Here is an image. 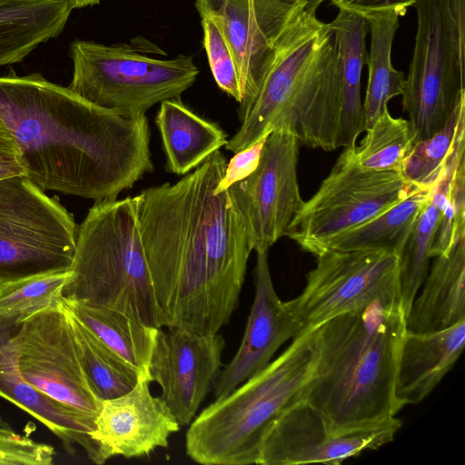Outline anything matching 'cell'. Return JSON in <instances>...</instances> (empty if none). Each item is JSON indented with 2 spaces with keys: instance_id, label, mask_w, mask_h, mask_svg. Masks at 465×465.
I'll return each mask as SVG.
<instances>
[{
  "instance_id": "1",
  "label": "cell",
  "mask_w": 465,
  "mask_h": 465,
  "mask_svg": "<svg viewBox=\"0 0 465 465\" xmlns=\"http://www.w3.org/2000/svg\"><path fill=\"white\" fill-rule=\"evenodd\" d=\"M219 150L174 183L134 196L143 252L164 327L217 333L237 308L250 237L228 191Z\"/></svg>"
},
{
  "instance_id": "2",
  "label": "cell",
  "mask_w": 465,
  "mask_h": 465,
  "mask_svg": "<svg viewBox=\"0 0 465 465\" xmlns=\"http://www.w3.org/2000/svg\"><path fill=\"white\" fill-rule=\"evenodd\" d=\"M0 119L44 191L112 200L153 169L145 115L123 116L39 73L0 75Z\"/></svg>"
},
{
  "instance_id": "3",
  "label": "cell",
  "mask_w": 465,
  "mask_h": 465,
  "mask_svg": "<svg viewBox=\"0 0 465 465\" xmlns=\"http://www.w3.org/2000/svg\"><path fill=\"white\" fill-rule=\"evenodd\" d=\"M406 315L400 298L378 300L315 328L317 360L304 400L333 433L388 422Z\"/></svg>"
},
{
  "instance_id": "4",
  "label": "cell",
  "mask_w": 465,
  "mask_h": 465,
  "mask_svg": "<svg viewBox=\"0 0 465 465\" xmlns=\"http://www.w3.org/2000/svg\"><path fill=\"white\" fill-rule=\"evenodd\" d=\"M317 360L315 329L292 343L263 370L216 399L190 423L185 452L203 465L256 464L273 422L304 400Z\"/></svg>"
},
{
  "instance_id": "5",
  "label": "cell",
  "mask_w": 465,
  "mask_h": 465,
  "mask_svg": "<svg viewBox=\"0 0 465 465\" xmlns=\"http://www.w3.org/2000/svg\"><path fill=\"white\" fill-rule=\"evenodd\" d=\"M63 298L120 311L165 326L140 237L134 197L95 203L78 227Z\"/></svg>"
},
{
  "instance_id": "6",
  "label": "cell",
  "mask_w": 465,
  "mask_h": 465,
  "mask_svg": "<svg viewBox=\"0 0 465 465\" xmlns=\"http://www.w3.org/2000/svg\"><path fill=\"white\" fill-rule=\"evenodd\" d=\"M302 7L277 38L246 118L228 139L235 153L273 130H308L327 106L334 88L335 64L329 24Z\"/></svg>"
},
{
  "instance_id": "7",
  "label": "cell",
  "mask_w": 465,
  "mask_h": 465,
  "mask_svg": "<svg viewBox=\"0 0 465 465\" xmlns=\"http://www.w3.org/2000/svg\"><path fill=\"white\" fill-rule=\"evenodd\" d=\"M104 45L75 40L71 44L73 78L68 88L85 100L117 114L138 118L154 104L179 98L199 69L190 55L161 58L151 42Z\"/></svg>"
},
{
  "instance_id": "8",
  "label": "cell",
  "mask_w": 465,
  "mask_h": 465,
  "mask_svg": "<svg viewBox=\"0 0 465 465\" xmlns=\"http://www.w3.org/2000/svg\"><path fill=\"white\" fill-rule=\"evenodd\" d=\"M78 226L25 174L0 179V284L69 271Z\"/></svg>"
},
{
  "instance_id": "9",
  "label": "cell",
  "mask_w": 465,
  "mask_h": 465,
  "mask_svg": "<svg viewBox=\"0 0 465 465\" xmlns=\"http://www.w3.org/2000/svg\"><path fill=\"white\" fill-rule=\"evenodd\" d=\"M417 186L401 172L358 166L344 149L315 193L303 202L285 236L317 256L329 240L377 216Z\"/></svg>"
},
{
  "instance_id": "10",
  "label": "cell",
  "mask_w": 465,
  "mask_h": 465,
  "mask_svg": "<svg viewBox=\"0 0 465 465\" xmlns=\"http://www.w3.org/2000/svg\"><path fill=\"white\" fill-rule=\"evenodd\" d=\"M413 7L417 33L401 103L419 142L442 129L465 97V66L459 59L448 0H417Z\"/></svg>"
},
{
  "instance_id": "11",
  "label": "cell",
  "mask_w": 465,
  "mask_h": 465,
  "mask_svg": "<svg viewBox=\"0 0 465 465\" xmlns=\"http://www.w3.org/2000/svg\"><path fill=\"white\" fill-rule=\"evenodd\" d=\"M302 293L287 302L302 332L378 300L401 299L400 257L385 251L327 250Z\"/></svg>"
},
{
  "instance_id": "12",
  "label": "cell",
  "mask_w": 465,
  "mask_h": 465,
  "mask_svg": "<svg viewBox=\"0 0 465 465\" xmlns=\"http://www.w3.org/2000/svg\"><path fill=\"white\" fill-rule=\"evenodd\" d=\"M13 336L25 381L56 403L97 416L103 401L84 373L63 298L25 317Z\"/></svg>"
},
{
  "instance_id": "13",
  "label": "cell",
  "mask_w": 465,
  "mask_h": 465,
  "mask_svg": "<svg viewBox=\"0 0 465 465\" xmlns=\"http://www.w3.org/2000/svg\"><path fill=\"white\" fill-rule=\"evenodd\" d=\"M300 142L293 133L269 134L257 168L227 189L246 226L252 251L269 252L303 204L297 166Z\"/></svg>"
},
{
  "instance_id": "14",
  "label": "cell",
  "mask_w": 465,
  "mask_h": 465,
  "mask_svg": "<svg viewBox=\"0 0 465 465\" xmlns=\"http://www.w3.org/2000/svg\"><path fill=\"white\" fill-rule=\"evenodd\" d=\"M201 18L211 19L235 61L242 99V123L257 95L274 44L294 15L306 5L298 0H195Z\"/></svg>"
},
{
  "instance_id": "15",
  "label": "cell",
  "mask_w": 465,
  "mask_h": 465,
  "mask_svg": "<svg viewBox=\"0 0 465 465\" xmlns=\"http://www.w3.org/2000/svg\"><path fill=\"white\" fill-rule=\"evenodd\" d=\"M401 427L397 417L374 428L333 433L322 414L302 400L265 433L256 464H340L391 442Z\"/></svg>"
},
{
  "instance_id": "16",
  "label": "cell",
  "mask_w": 465,
  "mask_h": 465,
  "mask_svg": "<svg viewBox=\"0 0 465 465\" xmlns=\"http://www.w3.org/2000/svg\"><path fill=\"white\" fill-rule=\"evenodd\" d=\"M225 341L221 334H200L177 327L157 331L148 376L180 426L188 425L213 390L221 371Z\"/></svg>"
},
{
  "instance_id": "17",
  "label": "cell",
  "mask_w": 465,
  "mask_h": 465,
  "mask_svg": "<svg viewBox=\"0 0 465 465\" xmlns=\"http://www.w3.org/2000/svg\"><path fill=\"white\" fill-rule=\"evenodd\" d=\"M151 381L141 373L127 392L102 401L91 439L98 447L101 464L114 456L140 458L166 448L180 424L160 396L150 390Z\"/></svg>"
},
{
  "instance_id": "18",
  "label": "cell",
  "mask_w": 465,
  "mask_h": 465,
  "mask_svg": "<svg viewBox=\"0 0 465 465\" xmlns=\"http://www.w3.org/2000/svg\"><path fill=\"white\" fill-rule=\"evenodd\" d=\"M254 298L238 351L220 371L213 385L214 400L223 398L263 370L280 347L302 333L287 302L277 295L268 252H256Z\"/></svg>"
},
{
  "instance_id": "19",
  "label": "cell",
  "mask_w": 465,
  "mask_h": 465,
  "mask_svg": "<svg viewBox=\"0 0 465 465\" xmlns=\"http://www.w3.org/2000/svg\"><path fill=\"white\" fill-rule=\"evenodd\" d=\"M27 317L22 313L0 314V397L26 411L51 430L64 450L74 454L81 447L88 459L101 464L98 447L91 439L95 418L50 400L23 378L14 331Z\"/></svg>"
},
{
  "instance_id": "20",
  "label": "cell",
  "mask_w": 465,
  "mask_h": 465,
  "mask_svg": "<svg viewBox=\"0 0 465 465\" xmlns=\"http://www.w3.org/2000/svg\"><path fill=\"white\" fill-rule=\"evenodd\" d=\"M465 344V320L429 331H406L395 376L399 409L421 402L438 386L460 356Z\"/></svg>"
},
{
  "instance_id": "21",
  "label": "cell",
  "mask_w": 465,
  "mask_h": 465,
  "mask_svg": "<svg viewBox=\"0 0 465 465\" xmlns=\"http://www.w3.org/2000/svg\"><path fill=\"white\" fill-rule=\"evenodd\" d=\"M434 259L406 316L409 331H439L465 320V236Z\"/></svg>"
},
{
  "instance_id": "22",
  "label": "cell",
  "mask_w": 465,
  "mask_h": 465,
  "mask_svg": "<svg viewBox=\"0 0 465 465\" xmlns=\"http://www.w3.org/2000/svg\"><path fill=\"white\" fill-rule=\"evenodd\" d=\"M465 129L458 135L448 161L422 206L400 257L401 302L407 316L429 271L430 251L440 222L453 175L465 161Z\"/></svg>"
},
{
  "instance_id": "23",
  "label": "cell",
  "mask_w": 465,
  "mask_h": 465,
  "mask_svg": "<svg viewBox=\"0 0 465 465\" xmlns=\"http://www.w3.org/2000/svg\"><path fill=\"white\" fill-rule=\"evenodd\" d=\"M160 104L155 124L162 139L167 172L184 175L227 143L228 134L218 124L193 113L180 97Z\"/></svg>"
},
{
  "instance_id": "24",
  "label": "cell",
  "mask_w": 465,
  "mask_h": 465,
  "mask_svg": "<svg viewBox=\"0 0 465 465\" xmlns=\"http://www.w3.org/2000/svg\"><path fill=\"white\" fill-rule=\"evenodd\" d=\"M71 12L66 0H0V66L58 36Z\"/></svg>"
},
{
  "instance_id": "25",
  "label": "cell",
  "mask_w": 465,
  "mask_h": 465,
  "mask_svg": "<svg viewBox=\"0 0 465 465\" xmlns=\"http://www.w3.org/2000/svg\"><path fill=\"white\" fill-rule=\"evenodd\" d=\"M329 25L338 51L342 84L339 147H353L366 129L361 76L367 58L368 25L361 15L342 9Z\"/></svg>"
},
{
  "instance_id": "26",
  "label": "cell",
  "mask_w": 465,
  "mask_h": 465,
  "mask_svg": "<svg viewBox=\"0 0 465 465\" xmlns=\"http://www.w3.org/2000/svg\"><path fill=\"white\" fill-rule=\"evenodd\" d=\"M433 186L418 185L404 199L377 216L329 240L322 252L327 250L385 251L401 257Z\"/></svg>"
},
{
  "instance_id": "27",
  "label": "cell",
  "mask_w": 465,
  "mask_h": 465,
  "mask_svg": "<svg viewBox=\"0 0 465 465\" xmlns=\"http://www.w3.org/2000/svg\"><path fill=\"white\" fill-rule=\"evenodd\" d=\"M71 313L121 359L148 375L159 328L148 326L113 308L63 298Z\"/></svg>"
},
{
  "instance_id": "28",
  "label": "cell",
  "mask_w": 465,
  "mask_h": 465,
  "mask_svg": "<svg viewBox=\"0 0 465 465\" xmlns=\"http://www.w3.org/2000/svg\"><path fill=\"white\" fill-rule=\"evenodd\" d=\"M400 16V12L391 10L364 17L371 32V50L366 58L368 84L362 103L366 128L388 109L389 101L403 91L405 76L392 66L391 58Z\"/></svg>"
},
{
  "instance_id": "29",
  "label": "cell",
  "mask_w": 465,
  "mask_h": 465,
  "mask_svg": "<svg viewBox=\"0 0 465 465\" xmlns=\"http://www.w3.org/2000/svg\"><path fill=\"white\" fill-rule=\"evenodd\" d=\"M69 314L82 366L95 394L104 401L129 391L141 373L105 346L70 311Z\"/></svg>"
},
{
  "instance_id": "30",
  "label": "cell",
  "mask_w": 465,
  "mask_h": 465,
  "mask_svg": "<svg viewBox=\"0 0 465 465\" xmlns=\"http://www.w3.org/2000/svg\"><path fill=\"white\" fill-rule=\"evenodd\" d=\"M364 132L359 144L344 148L351 159L363 169L401 172L404 159L416 143L411 122L391 116L387 109Z\"/></svg>"
},
{
  "instance_id": "31",
  "label": "cell",
  "mask_w": 465,
  "mask_h": 465,
  "mask_svg": "<svg viewBox=\"0 0 465 465\" xmlns=\"http://www.w3.org/2000/svg\"><path fill=\"white\" fill-rule=\"evenodd\" d=\"M464 128L465 97L459 102L442 129L414 143L402 163V175L417 185H433L448 161L459 134Z\"/></svg>"
},
{
  "instance_id": "32",
  "label": "cell",
  "mask_w": 465,
  "mask_h": 465,
  "mask_svg": "<svg viewBox=\"0 0 465 465\" xmlns=\"http://www.w3.org/2000/svg\"><path fill=\"white\" fill-rule=\"evenodd\" d=\"M69 271L35 275L0 284V314L22 313L28 316L55 304Z\"/></svg>"
},
{
  "instance_id": "33",
  "label": "cell",
  "mask_w": 465,
  "mask_h": 465,
  "mask_svg": "<svg viewBox=\"0 0 465 465\" xmlns=\"http://www.w3.org/2000/svg\"><path fill=\"white\" fill-rule=\"evenodd\" d=\"M465 236V161L458 166L448 191L440 224L430 251V258L447 253Z\"/></svg>"
},
{
  "instance_id": "34",
  "label": "cell",
  "mask_w": 465,
  "mask_h": 465,
  "mask_svg": "<svg viewBox=\"0 0 465 465\" xmlns=\"http://www.w3.org/2000/svg\"><path fill=\"white\" fill-rule=\"evenodd\" d=\"M201 19L203 47L213 76L219 88L240 104L242 94L232 54L215 24L209 18Z\"/></svg>"
},
{
  "instance_id": "35",
  "label": "cell",
  "mask_w": 465,
  "mask_h": 465,
  "mask_svg": "<svg viewBox=\"0 0 465 465\" xmlns=\"http://www.w3.org/2000/svg\"><path fill=\"white\" fill-rule=\"evenodd\" d=\"M54 454L53 446L0 426V465H50Z\"/></svg>"
},
{
  "instance_id": "36",
  "label": "cell",
  "mask_w": 465,
  "mask_h": 465,
  "mask_svg": "<svg viewBox=\"0 0 465 465\" xmlns=\"http://www.w3.org/2000/svg\"><path fill=\"white\" fill-rule=\"evenodd\" d=\"M268 135L234 153L233 157L227 162L224 173L215 188V193L226 191L233 183L245 179L254 172L259 164L262 147Z\"/></svg>"
},
{
  "instance_id": "37",
  "label": "cell",
  "mask_w": 465,
  "mask_h": 465,
  "mask_svg": "<svg viewBox=\"0 0 465 465\" xmlns=\"http://www.w3.org/2000/svg\"><path fill=\"white\" fill-rule=\"evenodd\" d=\"M339 9L346 10L365 17L366 15L398 11L403 16L408 7L413 6L417 0H329Z\"/></svg>"
},
{
  "instance_id": "38",
  "label": "cell",
  "mask_w": 465,
  "mask_h": 465,
  "mask_svg": "<svg viewBox=\"0 0 465 465\" xmlns=\"http://www.w3.org/2000/svg\"><path fill=\"white\" fill-rule=\"evenodd\" d=\"M460 62L465 66V0H448Z\"/></svg>"
},
{
  "instance_id": "39",
  "label": "cell",
  "mask_w": 465,
  "mask_h": 465,
  "mask_svg": "<svg viewBox=\"0 0 465 465\" xmlns=\"http://www.w3.org/2000/svg\"><path fill=\"white\" fill-rule=\"evenodd\" d=\"M18 174H25L20 153L0 150V179Z\"/></svg>"
},
{
  "instance_id": "40",
  "label": "cell",
  "mask_w": 465,
  "mask_h": 465,
  "mask_svg": "<svg viewBox=\"0 0 465 465\" xmlns=\"http://www.w3.org/2000/svg\"><path fill=\"white\" fill-rule=\"evenodd\" d=\"M0 150L19 152L15 139L0 119Z\"/></svg>"
},
{
  "instance_id": "41",
  "label": "cell",
  "mask_w": 465,
  "mask_h": 465,
  "mask_svg": "<svg viewBox=\"0 0 465 465\" xmlns=\"http://www.w3.org/2000/svg\"><path fill=\"white\" fill-rule=\"evenodd\" d=\"M69 6L73 9L84 8L98 5L101 0H66Z\"/></svg>"
},
{
  "instance_id": "42",
  "label": "cell",
  "mask_w": 465,
  "mask_h": 465,
  "mask_svg": "<svg viewBox=\"0 0 465 465\" xmlns=\"http://www.w3.org/2000/svg\"><path fill=\"white\" fill-rule=\"evenodd\" d=\"M306 5V9L311 12H316L319 5L326 0H298Z\"/></svg>"
},
{
  "instance_id": "43",
  "label": "cell",
  "mask_w": 465,
  "mask_h": 465,
  "mask_svg": "<svg viewBox=\"0 0 465 465\" xmlns=\"http://www.w3.org/2000/svg\"><path fill=\"white\" fill-rule=\"evenodd\" d=\"M0 423H1V424L5 423V422L3 421V420L1 419V416H0Z\"/></svg>"
},
{
  "instance_id": "44",
  "label": "cell",
  "mask_w": 465,
  "mask_h": 465,
  "mask_svg": "<svg viewBox=\"0 0 465 465\" xmlns=\"http://www.w3.org/2000/svg\"><path fill=\"white\" fill-rule=\"evenodd\" d=\"M7 424H0V426H6Z\"/></svg>"
}]
</instances>
